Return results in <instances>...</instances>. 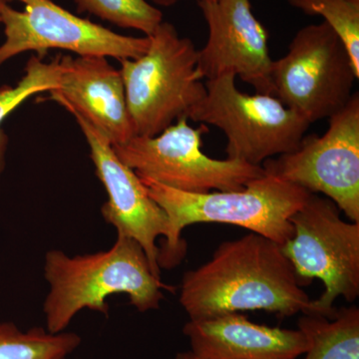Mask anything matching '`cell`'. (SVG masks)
<instances>
[{
  "label": "cell",
  "instance_id": "cell-23",
  "mask_svg": "<svg viewBox=\"0 0 359 359\" xmlns=\"http://www.w3.org/2000/svg\"><path fill=\"white\" fill-rule=\"evenodd\" d=\"M0 23H1V18H0Z\"/></svg>",
  "mask_w": 359,
  "mask_h": 359
},
{
  "label": "cell",
  "instance_id": "cell-1",
  "mask_svg": "<svg viewBox=\"0 0 359 359\" xmlns=\"http://www.w3.org/2000/svg\"><path fill=\"white\" fill-rule=\"evenodd\" d=\"M179 301L190 320L252 311L309 314L311 304L282 245L255 233L224 242L187 271Z\"/></svg>",
  "mask_w": 359,
  "mask_h": 359
},
{
  "label": "cell",
  "instance_id": "cell-11",
  "mask_svg": "<svg viewBox=\"0 0 359 359\" xmlns=\"http://www.w3.org/2000/svg\"><path fill=\"white\" fill-rule=\"evenodd\" d=\"M198 6L209 28L198 61L203 79L233 74L256 93L273 95L269 32L250 0H198Z\"/></svg>",
  "mask_w": 359,
  "mask_h": 359
},
{
  "label": "cell",
  "instance_id": "cell-6",
  "mask_svg": "<svg viewBox=\"0 0 359 359\" xmlns=\"http://www.w3.org/2000/svg\"><path fill=\"white\" fill-rule=\"evenodd\" d=\"M205 85L207 95L189 119L224 132L226 159L261 166L273 156L294 151L311 125L273 95L240 91L233 74L207 80Z\"/></svg>",
  "mask_w": 359,
  "mask_h": 359
},
{
  "label": "cell",
  "instance_id": "cell-22",
  "mask_svg": "<svg viewBox=\"0 0 359 359\" xmlns=\"http://www.w3.org/2000/svg\"><path fill=\"white\" fill-rule=\"evenodd\" d=\"M351 1L359 2V0H351Z\"/></svg>",
  "mask_w": 359,
  "mask_h": 359
},
{
  "label": "cell",
  "instance_id": "cell-2",
  "mask_svg": "<svg viewBox=\"0 0 359 359\" xmlns=\"http://www.w3.org/2000/svg\"><path fill=\"white\" fill-rule=\"evenodd\" d=\"M45 280L49 292L43 311L46 330L60 334L82 309L108 316V297L125 294L140 313L158 309L165 285L151 268L148 257L133 238L118 236L112 247L95 254L69 257L62 250L47 252Z\"/></svg>",
  "mask_w": 359,
  "mask_h": 359
},
{
  "label": "cell",
  "instance_id": "cell-16",
  "mask_svg": "<svg viewBox=\"0 0 359 359\" xmlns=\"http://www.w3.org/2000/svg\"><path fill=\"white\" fill-rule=\"evenodd\" d=\"M81 344L73 332L51 334L42 327L22 332L13 323H0V359H66Z\"/></svg>",
  "mask_w": 359,
  "mask_h": 359
},
{
  "label": "cell",
  "instance_id": "cell-3",
  "mask_svg": "<svg viewBox=\"0 0 359 359\" xmlns=\"http://www.w3.org/2000/svg\"><path fill=\"white\" fill-rule=\"evenodd\" d=\"M140 179L169 219V236L158 257L160 268L164 269L175 268L185 257L187 244L181 233L194 224H233L280 245L287 244L294 236L290 217L306 204L311 194L268 173L238 190L204 194L183 192L152 179Z\"/></svg>",
  "mask_w": 359,
  "mask_h": 359
},
{
  "label": "cell",
  "instance_id": "cell-5",
  "mask_svg": "<svg viewBox=\"0 0 359 359\" xmlns=\"http://www.w3.org/2000/svg\"><path fill=\"white\" fill-rule=\"evenodd\" d=\"M328 198L311 194L290 217L294 236L282 245L299 283L318 278L325 292L311 301L309 314L332 318L337 297L353 302L359 295V223H348Z\"/></svg>",
  "mask_w": 359,
  "mask_h": 359
},
{
  "label": "cell",
  "instance_id": "cell-14",
  "mask_svg": "<svg viewBox=\"0 0 359 359\" xmlns=\"http://www.w3.org/2000/svg\"><path fill=\"white\" fill-rule=\"evenodd\" d=\"M183 332L199 359H297L309 347L299 328L257 325L242 313L189 320Z\"/></svg>",
  "mask_w": 359,
  "mask_h": 359
},
{
  "label": "cell",
  "instance_id": "cell-20",
  "mask_svg": "<svg viewBox=\"0 0 359 359\" xmlns=\"http://www.w3.org/2000/svg\"><path fill=\"white\" fill-rule=\"evenodd\" d=\"M155 6L161 7H171L175 6L179 0H150Z\"/></svg>",
  "mask_w": 359,
  "mask_h": 359
},
{
  "label": "cell",
  "instance_id": "cell-8",
  "mask_svg": "<svg viewBox=\"0 0 359 359\" xmlns=\"http://www.w3.org/2000/svg\"><path fill=\"white\" fill-rule=\"evenodd\" d=\"M188 120L181 118L157 136H134L113 149L140 178L187 193L238 190L266 173L263 167L244 161L205 155L202 138L209 129L205 124L193 128Z\"/></svg>",
  "mask_w": 359,
  "mask_h": 359
},
{
  "label": "cell",
  "instance_id": "cell-12",
  "mask_svg": "<svg viewBox=\"0 0 359 359\" xmlns=\"http://www.w3.org/2000/svg\"><path fill=\"white\" fill-rule=\"evenodd\" d=\"M75 118L88 144L96 175L107 192L101 212L114 226L118 236L133 238L143 248L154 273L161 276L157 238L169 236L166 212L149 196L133 170L121 162L112 144L87 118L71 107H65Z\"/></svg>",
  "mask_w": 359,
  "mask_h": 359
},
{
  "label": "cell",
  "instance_id": "cell-10",
  "mask_svg": "<svg viewBox=\"0 0 359 359\" xmlns=\"http://www.w3.org/2000/svg\"><path fill=\"white\" fill-rule=\"evenodd\" d=\"M266 173L323 194L353 223H359V95L328 118L323 136H304L292 152L264 162Z\"/></svg>",
  "mask_w": 359,
  "mask_h": 359
},
{
  "label": "cell",
  "instance_id": "cell-13",
  "mask_svg": "<svg viewBox=\"0 0 359 359\" xmlns=\"http://www.w3.org/2000/svg\"><path fill=\"white\" fill-rule=\"evenodd\" d=\"M57 89L49 99L71 107L100 130L112 146L135 136L120 70L102 56H59Z\"/></svg>",
  "mask_w": 359,
  "mask_h": 359
},
{
  "label": "cell",
  "instance_id": "cell-19",
  "mask_svg": "<svg viewBox=\"0 0 359 359\" xmlns=\"http://www.w3.org/2000/svg\"><path fill=\"white\" fill-rule=\"evenodd\" d=\"M308 15L325 18L344 42L354 70L359 75V2L351 0H287Z\"/></svg>",
  "mask_w": 359,
  "mask_h": 359
},
{
  "label": "cell",
  "instance_id": "cell-17",
  "mask_svg": "<svg viewBox=\"0 0 359 359\" xmlns=\"http://www.w3.org/2000/svg\"><path fill=\"white\" fill-rule=\"evenodd\" d=\"M60 73L59 56L49 63L44 62L39 56H32L26 65L25 76L16 86L0 87V175L6 166L8 143V138L2 129V123L7 116L34 94L57 89Z\"/></svg>",
  "mask_w": 359,
  "mask_h": 359
},
{
  "label": "cell",
  "instance_id": "cell-9",
  "mask_svg": "<svg viewBox=\"0 0 359 359\" xmlns=\"http://www.w3.org/2000/svg\"><path fill=\"white\" fill-rule=\"evenodd\" d=\"M6 41L0 45V65L26 51L43 57L49 49L78 56L138 59L147 52L150 37L125 36L79 18L52 0H0Z\"/></svg>",
  "mask_w": 359,
  "mask_h": 359
},
{
  "label": "cell",
  "instance_id": "cell-7",
  "mask_svg": "<svg viewBox=\"0 0 359 359\" xmlns=\"http://www.w3.org/2000/svg\"><path fill=\"white\" fill-rule=\"evenodd\" d=\"M273 95L309 123L344 109L359 75L344 42L327 22L304 26L289 51L271 63Z\"/></svg>",
  "mask_w": 359,
  "mask_h": 359
},
{
  "label": "cell",
  "instance_id": "cell-21",
  "mask_svg": "<svg viewBox=\"0 0 359 359\" xmlns=\"http://www.w3.org/2000/svg\"><path fill=\"white\" fill-rule=\"evenodd\" d=\"M176 359H199L194 355L192 351H186V353H180L177 354Z\"/></svg>",
  "mask_w": 359,
  "mask_h": 359
},
{
  "label": "cell",
  "instance_id": "cell-4",
  "mask_svg": "<svg viewBox=\"0 0 359 359\" xmlns=\"http://www.w3.org/2000/svg\"><path fill=\"white\" fill-rule=\"evenodd\" d=\"M138 59H123L121 72L135 136L154 137L191 112L207 95L198 70L199 50L163 21Z\"/></svg>",
  "mask_w": 359,
  "mask_h": 359
},
{
  "label": "cell",
  "instance_id": "cell-18",
  "mask_svg": "<svg viewBox=\"0 0 359 359\" xmlns=\"http://www.w3.org/2000/svg\"><path fill=\"white\" fill-rule=\"evenodd\" d=\"M78 13H87L121 28L151 36L163 22V13L147 0H73Z\"/></svg>",
  "mask_w": 359,
  "mask_h": 359
},
{
  "label": "cell",
  "instance_id": "cell-15",
  "mask_svg": "<svg viewBox=\"0 0 359 359\" xmlns=\"http://www.w3.org/2000/svg\"><path fill=\"white\" fill-rule=\"evenodd\" d=\"M297 327L308 339L304 359H359V309H337L332 318L302 314Z\"/></svg>",
  "mask_w": 359,
  "mask_h": 359
}]
</instances>
